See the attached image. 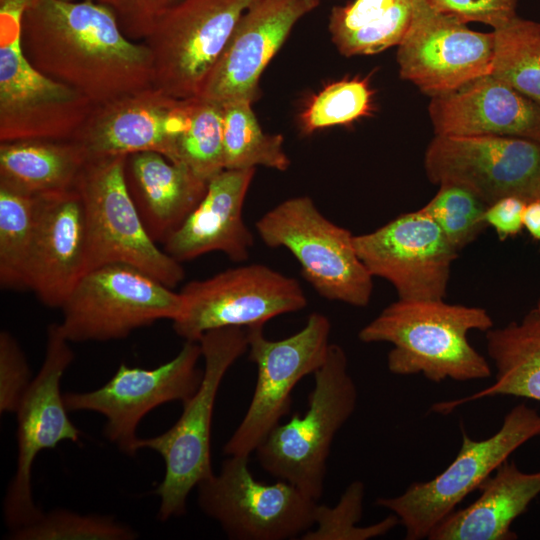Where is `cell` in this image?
Here are the masks:
<instances>
[{
  "instance_id": "cell-26",
  "label": "cell",
  "mask_w": 540,
  "mask_h": 540,
  "mask_svg": "<svg viewBox=\"0 0 540 540\" xmlns=\"http://www.w3.org/2000/svg\"><path fill=\"white\" fill-rule=\"evenodd\" d=\"M86 162L74 140L0 142V185L35 196L75 190Z\"/></svg>"
},
{
  "instance_id": "cell-42",
  "label": "cell",
  "mask_w": 540,
  "mask_h": 540,
  "mask_svg": "<svg viewBox=\"0 0 540 540\" xmlns=\"http://www.w3.org/2000/svg\"><path fill=\"white\" fill-rule=\"evenodd\" d=\"M535 308H536V310H537V311L539 312V314H540V299H539V301H538V303H537V306H536Z\"/></svg>"
},
{
  "instance_id": "cell-23",
  "label": "cell",
  "mask_w": 540,
  "mask_h": 540,
  "mask_svg": "<svg viewBox=\"0 0 540 540\" xmlns=\"http://www.w3.org/2000/svg\"><path fill=\"white\" fill-rule=\"evenodd\" d=\"M255 171L224 169L213 177L196 208L163 243L164 251L180 263L213 251L237 263L248 260L254 236L243 205Z\"/></svg>"
},
{
  "instance_id": "cell-20",
  "label": "cell",
  "mask_w": 540,
  "mask_h": 540,
  "mask_svg": "<svg viewBox=\"0 0 540 540\" xmlns=\"http://www.w3.org/2000/svg\"><path fill=\"white\" fill-rule=\"evenodd\" d=\"M321 0H254L243 12L199 97L254 102L260 77L293 27Z\"/></svg>"
},
{
  "instance_id": "cell-10",
  "label": "cell",
  "mask_w": 540,
  "mask_h": 540,
  "mask_svg": "<svg viewBox=\"0 0 540 540\" xmlns=\"http://www.w3.org/2000/svg\"><path fill=\"white\" fill-rule=\"evenodd\" d=\"M264 325L248 327L249 359L257 366V380L248 409L223 447L229 455L250 456L291 409L292 392L304 377L314 374L326 359L331 323L311 313L297 333L267 339Z\"/></svg>"
},
{
  "instance_id": "cell-11",
  "label": "cell",
  "mask_w": 540,
  "mask_h": 540,
  "mask_svg": "<svg viewBox=\"0 0 540 540\" xmlns=\"http://www.w3.org/2000/svg\"><path fill=\"white\" fill-rule=\"evenodd\" d=\"M182 310L172 321L185 341H199L208 331L248 328L304 309L307 298L300 283L263 264L226 269L187 283L179 292Z\"/></svg>"
},
{
  "instance_id": "cell-21",
  "label": "cell",
  "mask_w": 540,
  "mask_h": 540,
  "mask_svg": "<svg viewBox=\"0 0 540 540\" xmlns=\"http://www.w3.org/2000/svg\"><path fill=\"white\" fill-rule=\"evenodd\" d=\"M89 270L87 221L77 188L39 196L27 289L44 305L60 308Z\"/></svg>"
},
{
  "instance_id": "cell-34",
  "label": "cell",
  "mask_w": 540,
  "mask_h": 540,
  "mask_svg": "<svg viewBox=\"0 0 540 540\" xmlns=\"http://www.w3.org/2000/svg\"><path fill=\"white\" fill-rule=\"evenodd\" d=\"M364 495L363 482L355 480L347 486L335 506L316 504L314 510L316 528L312 527L300 538L302 540H368L384 536L400 524L397 516L391 514L369 526H357L362 517Z\"/></svg>"
},
{
  "instance_id": "cell-33",
  "label": "cell",
  "mask_w": 540,
  "mask_h": 540,
  "mask_svg": "<svg viewBox=\"0 0 540 540\" xmlns=\"http://www.w3.org/2000/svg\"><path fill=\"white\" fill-rule=\"evenodd\" d=\"M373 95L368 77L332 82L308 101L299 116L301 128L310 134L370 116L374 110Z\"/></svg>"
},
{
  "instance_id": "cell-24",
  "label": "cell",
  "mask_w": 540,
  "mask_h": 540,
  "mask_svg": "<svg viewBox=\"0 0 540 540\" xmlns=\"http://www.w3.org/2000/svg\"><path fill=\"white\" fill-rule=\"evenodd\" d=\"M124 175L142 222L156 243H164L204 197L208 182L158 152L126 156Z\"/></svg>"
},
{
  "instance_id": "cell-16",
  "label": "cell",
  "mask_w": 540,
  "mask_h": 540,
  "mask_svg": "<svg viewBox=\"0 0 540 540\" xmlns=\"http://www.w3.org/2000/svg\"><path fill=\"white\" fill-rule=\"evenodd\" d=\"M200 343L185 341L177 355L152 369L121 363L114 375L98 389L63 394L68 411H93L105 419L104 435L124 453L134 456L141 420L156 407L185 402L198 389L203 370Z\"/></svg>"
},
{
  "instance_id": "cell-1",
  "label": "cell",
  "mask_w": 540,
  "mask_h": 540,
  "mask_svg": "<svg viewBox=\"0 0 540 540\" xmlns=\"http://www.w3.org/2000/svg\"><path fill=\"white\" fill-rule=\"evenodd\" d=\"M30 64L100 105L153 86L147 45L128 39L96 0H35L21 18Z\"/></svg>"
},
{
  "instance_id": "cell-17",
  "label": "cell",
  "mask_w": 540,
  "mask_h": 540,
  "mask_svg": "<svg viewBox=\"0 0 540 540\" xmlns=\"http://www.w3.org/2000/svg\"><path fill=\"white\" fill-rule=\"evenodd\" d=\"M397 46L401 78L430 97L492 72L493 32L471 30L427 0H413L410 23Z\"/></svg>"
},
{
  "instance_id": "cell-6",
  "label": "cell",
  "mask_w": 540,
  "mask_h": 540,
  "mask_svg": "<svg viewBox=\"0 0 540 540\" xmlns=\"http://www.w3.org/2000/svg\"><path fill=\"white\" fill-rule=\"evenodd\" d=\"M25 9L20 1L0 3V142L72 140L95 105L27 60L21 47Z\"/></svg>"
},
{
  "instance_id": "cell-36",
  "label": "cell",
  "mask_w": 540,
  "mask_h": 540,
  "mask_svg": "<svg viewBox=\"0 0 540 540\" xmlns=\"http://www.w3.org/2000/svg\"><path fill=\"white\" fill-rule=\"evenodd\" d=\"M487 207L470 190L455 184H442L421 210L436 222L451 246L459 252L488 227L485 221Z\"/></svg>"
},
{
  "instance_id": "cell-28",
  "label": "cell",
  "mask_w": 540,
  "mask_h": 540,
  "mask_svg": "<svg viewBox=\"0 0 540 540\" xmlns=\"http://www.w3.org/2000/svg\"><path fill=\"white\" fill-rule=\"evenodd\" d=\"M413 0H351L334 6L329 32L347 57L372 55L398 45L411 20Z\"/></svg>"
},
{
  "instance_id": "cell-14",
  "label": "cell",
  "mask_w": 540,
  "mask_h": 540,
  "mask_svg": "<svg viewBox=\"0 0 540 540\" xmlns=\"http://www.w3.org/2000/svg\"><path fill=\"white\" fill-rule=\"evenodd\" d=\"M254 0H181L143 41L150 50L153 85L187 99L199 95L236 24Z\"/></svg>"
},
{
  "instance_id": "cell-45",
  "label": "cell",
  "mask_w": 540,
  "mask_h": 540,
  "mask_svg": "<svg viewBox=\"0 0 540 540\" xmlns=\"http://www.w3.org/2000/svg\"><path fill=\"white\" fill-rule=\"evenodd\" d=\"M67 1H75V0H67Z\"/></svg>"
},
{
  "instance_id": "cell-25",
  "label": "cell",
  "mask_w": 540,
  "mask_h": 540,
  "mask_svg": "<svg viewBox=\"0 0 540 540\" xmlns=\"http://www.w3.org/2000/svg\"><path fill=\"white\" fill-rule=\"evenodd\" d=\"M480 496L454 510L429 533V540H515L514 520L540 494V471L527 473L505 460L478 488Z\"/></svg>"
},
{
  "instance_id": "cell-30",
  "label": "cell",
  "mask_w": 540,
  "mask_h": 540,
  "mask_svg": "<svg viewBox=\"0 0 540 540\" xmlns=\"http://www.w3.org/2000/svg\"><path fill=\"white\" fill-rule=\"evenodd\" d=\"M38 208L39 196L0 185V285L4 289H27Z\"/></svg>"
},
{
  "instance_id": "cell-7",
  "label": "cell",
  "mask_w": 540,
  "mask_h": 540,
  "mask_svg": "<svg viewBox=\"0 0 540 540\" xmlns=\"http://www.w3.org/2000/svg\"><path fill=\"white\" fill-rule=\"evenodd\" d=\"M461 447L448 467L428 481L410 484L394 497H379L376 505L392 512L405 529V539L421 540L478 489L509 456L530 439L540 436V414L520 403L505 416L492 436L472 439L461 429Z\"/></svg>"
},
{
  "instance_id": "cell-19",
  "label": "cell",
  "mask_w": 540,
  "mask_h": 540,
  "mask_svg": "<svg viewBox=\"0 0 540 540\" xmlns=\"http://www.w3.org/2000/svg\"><path fill=\"white\" fill-rule=\"evenodd\" d=\"M187 113L188 98L172 97L153 85L95 105L72 140L87 159L151 151L173 161Z\"/></svg>"
},
{
  "instance_id": "cell-35",
  "label": "cell",
  "mask_w": 540,
  "mask_h": 540,
  "mask_svg": "<svg viewBox=\"0 0 540 540\" xmlns=\"http://www.w3.org/2000/svg\"><path fill=\"white\" fill-rule=\"evenodd\" d=\"M137 533L111 516L82 515L64 509L43 513L34 522L12 530V540H132Z\"/></svg>"
},
{
  "instance_id": "cell-15",
  "label": "cell",
  "mask_w": 540,
  "mask_h": 540,
  "mask_svg": "<svg viewBox=\"0 0 540 540\" xmlns=\"http://www.w3.org/2000/svg\"><path fill=\"white\" fill-rule=\"evenodd\" d=\"M424 168L436 185L462 186L487 206L516 196L539 198L540 143L515 137L435 135Z\"/></svg>"
},
{
  "instance_id": "cell-40",
  "label": "cell",
  "mask_w": 540,
  "mask_h": 540,
  "mask_svg": "<svg viewBox=\"0 0 540 540\" xmlns=\"http://www.w3.org/2000/svg\"><path fill=\"white\" fill-rule=\"evenodd\" d=\"M527 201L516 196L504 197L487 207L485 221L495 229L500 240L516 236L524 228Z\"/></svg>"
},
{
  "instance_id": "cell-44",
  "label": "cell",
  "mask_w": 540,
  "mask_h": 540,
  "mask_svg": "<svg viewBox=\"0 0 540 540\" xmlns=\"http://www.w3.org/2000/svg\"><path fill=\"white\" fill-rule=\"evenodd\" d=\"M539 198H540V182H539Z\"/></svg>"
},
{
  "instance_id": "cell-22",
  "label": "cell",
  "mask_w": 540,
  "mask_h": 540,
  "mask_svg": "<svg viewBox=\"0 0 540 540\" xmlns=\"http://www.w3.org/2000/svg\"><path fill=\"white\" fill-rule=\"evenodd\" d=\"M435 135H492L540 143V104L492 74L431 97Z\"/></svg>"
},
{
  "instance_id": "cell-39",
  "label": "cell",
  "mask_w": 540,
  "mask_h": 540,
  "mask_svg": "<svg viewBox=\"0 0 540 540\" xmlns=\"http://www.w3.org/2000/svg\"><path fill=\"white\" fill-rule=\"evenodd\" d=\"M439 12L464 23L479 22L500 27L515 16L518 0H427Z\"/></svg>"
},
{
  "instance_id": "cell-2",
  "label": "cell",
  "mask_w": 540,
  "mask_h": 540,
  "mask_svg": "<svg viewBox=\"0 0 540 540\" xmlns=\"http://www.w3.org/2000/svg\"><path fill=\"white\" fill-rule=\"evenodd\" d=\"M491 328V316L480 307L398 299L364 326L358 338L364 343L393 345L387 356L393 374H422L435 383L448 378L469 381L488 378L492 371L467 335Z\"/></svg>"
},
{
  "instance_id": "cell-38",
  "label": "cell",
  "mask_w": 540,
  "mask_h": 540,
  "mask_svg": "<svg viewBox=\"0 0 540 540\" xmlns=\"http://www.w3.org/2000/svg\"><path fill=\"white\" fill-rule=\"evenodd\" d=\"M107 7L123 32L132 41L142 42L160 19L181 0H96Z\"/></svg>"
},
{
  "instance_id": "cell-31",
  "label": "cell",
  "mask_w": 540,
  "mask_h": 540,
  "mask_svg": "<svg viewBox=\"0 0 540 540\" xmlns=\"http://www.w3.org/2000/svg\"><path fill=\"white\" fill-rule=\"evenodd\" d=\"M493 35L491 74L540 104V23L515 16Z\"/></svg>"
},
{
  "instance_id": "cell-3",
  "label": "cell",
  "mask_w": 540,
  "mask_h": 540,
  "mask_svg": "<svg viewBox=\"0 0 540 540\" xmlns=\"http://www.w3.org/2000/svg\"><path fill=\"white\" fill-rule=\"evenodd\" d=\"M198 342L204 358L198 389L182 403L181 416L167 431L137 441L138 450L157 452L165 464L164 477L155 490L160 521L185 514L191 491L214 474L210 442L216 397L227 371L248 351L247 329L242 327L210 330Z\"/></svg>"
},
{
  "instance_id": "cell-29",
  "label": "cell",
  "mask_w": 540,
  "mask_h": 540,
  "mask_svg": "<svg viewBox=\"0 0 540 540\" xmlns=\"http://www.w3.org/2000/svg\"><path fill=\"white\" fill-rule=\"evenodd\" d=\"M253 102L223 103V151L225 169L241 170L264 166L286 171L290 159L280 134L265 133L252 110Z\"/></svg>"
},
{
  "instance_id": "cell-13",
  "label": "cell",
  "mask_w": 540,
  "mask_h": 540,
  "mask_svg": "<svg viewBox=\"0 0 540 540\" xmlns=\"http://www.w3.org/2000/svg\"><path fill=\"white\" fill-rule=\"evenodd\" d=\"M69 343L58 323L48 326L42 366L15 412L17 466L4 499V518L10 531L34 522L43 514L32 497L31 473L37 455L63 441L77 443L82 434L69 419L60 390L61 379L74 359Z\"/></svg>"
},
{
  "instance_id": "cell-5",
  "label": "cell",
  "mask_w": 540,
  "mask_h": 540,
  "mask_svg": "<svg viewBox=\"0 0 540 540\" xmlns=\"http://www.w3.org/2000/svg\"><path fill=\"white\" fill-rule=\"evenodd\" d=\"M270 248H286L304 279L323 298L355 307L369 304L373 276L356 253L347 229L327 219L308 196L286 199L255 224Z\"/></svg>"
},
{
  "instance_id": "cell-18",
  "label": "cell",
  "mask_w": 540,
  "mask_h": 540,
  "mask_svg": "<svg viewBox=\"0 0 540 540\" xmlns=\"http://www.w3.org/2000/svg\"><path fill=\"white\" fill-rule=\"evenodd\" d=\"M353 242L369 273L391 283L398 299H444L458 252L421 208L354 235Z\"/></svg>"
},
{
  "instance_id": "cell-37",
  "label": "cell",
  "mask_w": 540,
  "mask_h": 540,
  "mask_svg": "<svg viewBox=\"0 0 540 540\" xmlns=\"http://www.w3.org/2000/svg\"><path fill=\"white\" fill-rule=\"evenodd\" d=\"M28 361L16 341L7 331L0 333V412H16L31 383Z\"/></svg>"
},
{
  "instance_id": "cell-8",
  "label": "cell",
  "mask_w": 540,
  "mask_h": 540,
  "mask_svg": "<svg viewBox=\"0 0 540 540\" xmlns=\"http://www.w3.org/2000/svg\"><path fill=\"white\" fill-rule=\"evenodd\" d=\"M182 296L151 275L124 263L89 270L61 305L59 323L70 342L123 339L182 310Z\"/></svg>"
},
{
  "instance_id": "cell-27",
  "label": "cell",
  "mask_w": 540,
  "mask_h": 540,
  "mask_svg": "<svg viewBox=\"0 0 540 540\" xmlns=\"http://www.w3.org/2000/svg\"><path fill=\"white\" fill-rule=\"evenodd\" d=\"M486 348L496 368L495 381L468 400L510 395L540 402V314L536 308L520 322L488 330Z\"/></svg>"
},
{
  "instance_id": "cell-12",
  "label": "cell",
  "mask_w": 540,
  "mask_h": 540,
  "mask_svg": "<svg viewBox=\"0 0 540 540\" xmlns=\"http://www.w3.org/2000/svg\"><path fill=\"white\" fill-rule=\"evenodd\" d=\"M248 461L229 455L218 474L199 483L201 510L235 540H286L310 530L317 502L285 480L258 481Z\"/></svg>"
},
{
  "instance_id": "cell-9",
  "label": "cell",
  "mask_w": 540,
  "mask_h": 540,
  "mask_svg": "<svg viewBox=\"0 0 540 540\" xmlns=\"http://www.w3.org/2000/svg\"><path fill=\"white\" fill-rule=\"evenodd\" d=\"M125 158L87 159L77 184L87 221L90 270L124 263L174 288L184 279V268L148 234L127 188Z\"/></svg>"
},
{
  "instance_id": "cell-41",
  "label": "cell",
  "mask_w": 540,
  "mask_h": 540,
  "mask_svg": "<svg viewBox=\"0 0 540 540\" xmlns=\"http://www.w3.org/2000/svg\"><path fill=\"white\" fill-rule=\"evenodd\" d=\"M523 224L531 237L540 242V198L527 202Z\"/></svg>"
},
{
  "instance_id": "cell-43",
  "label": "cell",
  "mask_w": 540,
  "mask_h": 540,
  "mask_svg": "<svg viewBox=\"0 0 540 540\" xmlns=\"http://www.w3.org/2000/svg\"><path fill=\"white\" fill-rule=\"evenodd\" d=\"M3 1H7V0H0V2H3ZM26 1H28L31 4L35 0H26Z\"/></svg>"
},
{
  "instance_id": "cell-32",
  "label": "cell",
  "mask_w": 540,
  "mask_h": 540,
  "mask_svg": "<svg viewBox=\"0 0 540 540\" xmlns=\"http://www.w3.org/2000/svg\"><path fill=\"white\" fill-rule=\"evenodd\" d=\"M172 162L206 182L225 169L222 104L199 96L188 98L186 126L176 141Z\"/></svg>"
},
{
  "instance_id": "cell-4",
  "label": "cell",
  "mask_w": 540,
  "mask_h": 540,
  "mask_svg": "<svg viewBox=\"0 0 540 540\" xmlns=\"http://www.w3.org/2000/svg\"><path fill=\"white\" fill-rule=\"evenodd\" d=\"M303 415L279 423L256 449L260 466L318 501L324 490L327 459L338 431L356 409L358 391L344 349L331 343L315 371Z\"/></svg>"
}]
</instances>
